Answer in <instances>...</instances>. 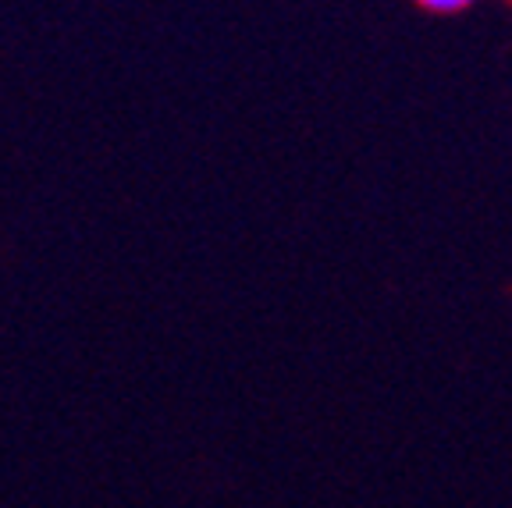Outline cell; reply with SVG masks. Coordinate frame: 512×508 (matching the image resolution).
Masks as SVG:
<instances>
[{"label": "cell", "mask_w": 512, "mask_h": 508, "mask_svg": "<svg viewBox=\"0 0 512 508\" xmlns=\"http://www.w3.org/2000/svg\"><path fill=\"white\" fill-rule=\"evenodd\" d=\"M416 4L431 15H463V11L477 8L480 0H416Z\"/></svg>", "instance_id": "obj_1"}]
</instances>
